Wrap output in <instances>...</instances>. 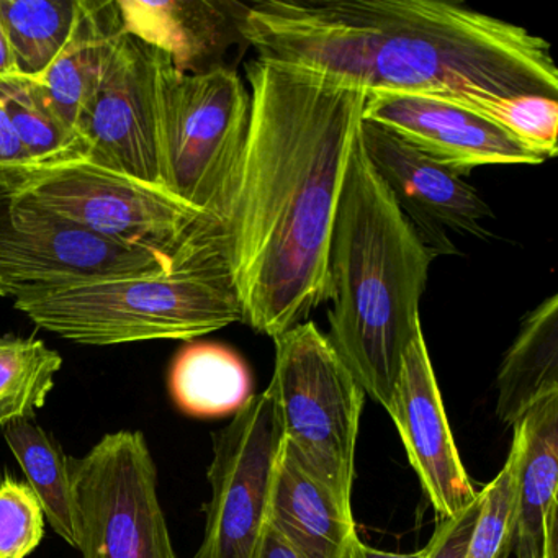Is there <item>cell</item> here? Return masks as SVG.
Wrapping results in <instances>:
<instances>
[{
	"mask_svg": "<svg viewBox=\"0 0 558 558\" xmlns=\"http://www.w3.org/2000/svg\"><path fill=\"white\" fill-rule=\"evenodd\" d=\"M486 117L547 156V159L557 156V99L525 96L499 100L489 107Z\"/></svg>",
	"mask_w": 558,
	"mask_h": 558,
	"instance_id": "4316f807",
	"label": "cell"
},
{
	"mask_svg": "<svg viewBox=\"0 0 558 558\" xmlns=\"http://www.w3.org/2000/svg\"><path fill=\"white\" fill-rule=\"evenodd\" d=\"M274 342L276 367L267 391L286 444L352 514L364 388L315 323H302Z\"/></svg>",
	"mask_w": 558,
	"mask_h": 558,
	"instance_id": "52a82bcc",
	"label": "cell"
},
{
	"mask_svg": "<svg viewBox=\"0 0 558 558\" xmlns=\"http://www.w3.org/2000/svg\"><path fill=\"white\" fill-rule=\"evenodd\" d=\"M83 0H0L19 76L40 80L76 27Z\"/></svg>",
	"mask_w": 558,
	"mask_h": 558,
	"instance_id": "7402d4cb",
	"label": "cell"
},
{
	"mask_svg": "<svg viewBox=\"0 0 558 558\" xmlns=\"http://www.w3.org/2000/svg\"><path fill=\"white\" fill-rule=\"evenodd\" d=\"M496 414L514 426L529 410L558 395V295L522 319L496 378Z\"/></svg>",
	"mask_w": 558,
	"mask_h": 558,
	"instance_id": "ac0fdd59",
	"label": "cell"
},
{
	"mask_svg": "<svg viewBox=\"0 0 558 558\" xmlns=\"http://www.w3.org/2000/svg\"><path fill=\"white\" fill-rule=\"evenodd\" d=\"M250 119V89L233 68L181 73L161 53L156 76L159 187L227 227Z\"/></svg>",
	"mask_w": 558,
	"mask_h": 558,
	"instance_id": "5b68a950",
	"label": "cell"
},
{
	"mask_svg": "<svg viewBox=\"0 0 558 558\" xmlns=\"http://www.w3.org/2000/svg\"><path fill=\"white\" fill-rule=\"evenodd\" d=\"M241 35L257 60L371 94H410L485 116L514 97L558 100L550 45L527 28L444 0H264Z\"/></svg>",
	"mask_w": 558,
	"mask_h": 558,
	"instance_id": "7a4b0ae2",
	"label": "cell"
},
{
	"mask_svg": "<svg viewBox=\"0 0 558 558\" xmlns=\"http://www.w3.org/2000/svg\"><path fill=\"white\" fill-rule=\"evenodd\" d=\"M254 558H303L272 525L267 522Z\"/></svg>",
	"mask_w": 558,
	"mask_h": 558,
	"instance_id": "f546056e",
	"label": "cell"
},
{
	"mask_svg": "<svg viewBox=\"0 0 558 558\" xmlns=\"http://www.w3.org/2000/svg\"><path fill=\"white\" fill-rule=\"evenodd\" d=\"M116 4L122 31L165 53L181 73L223 68L231 45L243 40L246 5L238 2L120 0Z\"/></svg>",
	"mask_w": 558,
	"mask_h": 558,
	"instance_id": "9a60e30c",
	"label": "cell"
},
{
	"mask_svg": "<svg viewBox=\"0 0 558 558\" xmlns=\"http://www.w3.org/2000/svg\"><path fill=\"white\" fill-rule=\"evenodd\" d=\"M482 509V489L478 499L465 511L452 515V518L439 519L433 537L427 542L426 558H463L470 537L475 529Z\"/></svg>",
	"mask_w": 558,
	"mask_h": 558,
	"instance_id": "83f0119b",
	"label": "cell"
},
{
	"mask_svg": "<svg viewBox=\"0 0 558 558\" xmlns=\"http://www.w3.org/2000/svg\"><path fill=\"white\" fill-rule=\"evenodd\" d=\"M31 168V158L15 132L11 113L5 106L4 90L0 84V174Z\"/></svg>",
	"mask_w": 558,
	"mask_h": 558,
	"instance_id": "f1b7e54d",
	"label": "cell"
},
{
	"mask_svg": "<svg viewBox=\"0 0 558 558\" xmlns=\"http://www.w3.org/2000/svg\"><path fill=\"white\" fill-rule=\"evenodd\" d=\"M35 325L80 344L194 338L243 322L228 240L151 276L100 280L15 302Z\"/></svg>",
	"mask_w": 558,
	"mask_h": 558,
	"instance_id": "277c9868",
	"label": "cell"
},
{
	"mask_svg": "<svg viewBox=\"0 0 558 558\" xmlns=\"http://www.w3.org/2000/svg\"><path fill=\"white\" fill-rule=\"evenodd\" d=\"M434 259L357 140L332 223L326 336L365 395L387 411L421 329Z\"/></svg>",
	"mask_w": 558,
	"mask_h": 558,
	"instance_id": "3957f363",
	"label": "cell"
},
{
	"mask_svg": "<svg viewBox=\"0 0 558 558\" xmlns=\"http://www.w3.org/2000/svg\"><path fill=\"white\" fill-rule=\"evenodd\" d=\"M45 519L28 483L0 478V558H27L44 541Z\"/></svg>",
	"mask_w": 558,
	"mask_h": 558,
	"instance_id": "484cf974",
	"label": "cell"
},
{
	"mask_svg": "<svg viewBox=\"0 0 558 558\" xmlns=\"http://www.w3.org/2000/svg\"><path fill=\"white\" fill-rule=\"evenodd\" d=\"M426 555L427 545H424L420 550L411 551V554H397V551H385L368 547L361 538L355 537L345 558H426Z\"/></svg>",
	"mask_w": 558,
	"mask_h": 558,
	"instance_id": "4dcf8cb0",
	"label": "cell"
},
{
	"mask_svg": "<svg viewBox=\"0 0 558 558\" xmlns=\"http://www.w3.org/2000/svg\"><path fill=\"white\" fill-rule=\"evenodd\" d=\"M267 522L303 558H345L359 537L351 512L308 472L286 440L274 473Z\"/></svg>",
	"mask_w": 558,
	"mask_h": 558,
	"instance_id": "e0dca14e",
	"label": "cell"
},
{
	"mask_svg": "<svg viewBox=\"0 0 558 558\" xmlns=\"http://www.w3.org/2000/svg\"><path fill=\"white\" fill-rule=\"evenodd\" d=\"M17 194L102 240L181 260L227 240V227L159 187L93 162L0 174Z\"/></svg>",
	"mask_w": 558,
	"mask_h": 558,
	"instance_id": "8992f818",
	"label": "cell"
},
{
	"mask_svg": "<svg viewBox=\"0 0 558 558\" xmlns=\"http://www.w3.org/2000/svg\"><path fill=\"white\" fill-rule=\"evenodd\" d=\"M122 32L116 2L83 0L70 41L37 80L54 109L74 130L84 104L106 73L113 45Z\"/></svg>",
	"mask_w": 558,
	"mask_h": 558,
	"instance_id": "d6986e66",
	"label": "cell"
},
{
	"mask_svg": "<svg viewBox=\"0 0 558 558\" xmlns=\"http://www.w3.org/2000/svg\"><path fill=\"white\" fill-rule=\"evenodd\" d=\"M251 119L227 225L243 323L277 338L329 302V246L368 94L269 61L246 64Z\"/></svg>",
	"mask_w": 558,
	"mask_h": 558,
	"instance_id": "6da1fadb",
	"label": "cell"
},
{
	"mask_svg": "<svg viewBox=\"0 0 558 558\" xmlns=\"http://www.w3.org/2000/svg\"><path fill=\"white\" fill-rule=\"evenodd\" d=\"M388 414L439 519L452 518L478 499L447 421L423 328L404 354Z\"/></svg>",
	"mask_w": 558,
	"mask_h": 558,
	"instance_id": "5bb4252c",
	"label": "cell"
},
{
	"mask_svg": "<svg viewBox=\"0 0 558 558\" xmlns=\"http://www.w3.org/2000/svg\"><path fill=\"white\" fill-rule=\"evenodd\" d=\"M0 84L15 132L31 158V168L87 158L86 143L58 113L38 81L12 77Z\"/></svg>",
	"mask_w": 558,
	"mask_h": 558,
	"instance_id": "603a6c76",
	"label": "cell"
},
{
	"mask_svg": "<svg viewBox=\"0 0 558 558\" xmlns=\"http://www.w3.org/2000/svg\"><path fill=\"white\" fill-rule=\"evenodd\" d=\"M515 534V452L482 489V509L463 558H509Z\"/></svg>",
	"mask_w": 558,
	"mask_h": 558,
	"instance_id": "d4e9b609",
	"label": "cell"
},
{
	"mask_svg": "<svg viewBox=\"0 0 558 558\" xmlns=\"http://www.w3.org/2000/svg\"><path fill=\"white\" fill-rule=\"evenodd\" d=\"M282 426L269 391L253 395L214 434L208 469L204 541L194 558H254L269 519L270 492L283 447Z\"/></svg>",
	"mask_w": 558,
	"mask_h": 558,
	"instance_id": "30bf717a",
	"label": "cell"
},
{
	"mask_svg": "<svg viewBox=\"0 0 558 558\" xmlns=\"http://www.w3.org/2000/svg\"><path fill=\"white\" fill-rule=\"evenodd\" d=\"M12 77L21 76H19L17 64H15L4 25L0 22V81L12 80Z\"/></svg>",
	"mask_w": 558,
	"mask_h": 558,
	"instance_id": "1f68e13d",
	"label": "cell"
},
{
	"mask_svg": "<svg viewBox=\"0 0 558 558\" xmlns=\"http://www.w3.org/2000/svg\"><path fill=\"white\" fill-rule=\"evenodd\" d=\"M191 257L171 260L102 240L0 179V296L17 302L83 283L168 272Z\"/></svg>",
	"mask_w": 558,
	"mask_h": 558,
	"instance_id": "9c48e42d",
	"label": "cell"
},
{
	"mask_svg": "<svg viewBox=\"0 0 558 558\" xmlns=\"http://www.w3.org/2000/svg\"><path fill=\"white\" fill-rule=\"evenodd\" d=\"M68 469L83 558H178L142 430L106 434Z\"/></svg>",
	"mask_w": 558,
	"mask_h": 558,
	"instance_id": "ba28073f",
	"label": "cell"
},
{
	"mask_svg": "<svg viewBox=\"0 0 558 558\" xmlns=\"http://www.w3.org/2000/svg\"><path fill=\"white\" fill-rule=\"evenodd\" d=\"M2 433L40 501L45 518L64 542L77 548L76 511L68 469L70 456L51 434L32 420L15 421L2 427Z\"/></svg>",
	"mask_w": 558,
	"mask_h": 558,
	"instance_id": "44dd1931",
	"label": "cell"
},
{
	"mask_svg": "<svg viewBox=\"0 0 558 558\" xmlns=\"http://www.w3.org/2000/svg\"><path fill=\"white\" fill-rule=\"evenodd\" d=\"M169 391L175 407L194 417H223L253 397V378L243 359L220 344L185 345L172 362Z\"/></svg>",
	"mask_w": 558,
	"mask_h": 558,
	"instance_id": "ffe728a7",
	"label": "cell"
},
{
	"mask_svg": "<svg viewBox=\"0 0 558 558\" xmlns=\"http://www.w3.org/2000/svg\"><path fill=\"white\" fill-rule=\"evenodd\" d=\"M161 51L133 35L113 45L106 73L76 122L86 161L159 185L156 142V76Z\"/></svg>",
	"mask_w": 558,
	"mask_h": 558,
	"instance_id": "8fae6325",
	"label": "cell"
},
{
	"mask_svg": "<svg viewBox=\"0 0 558 558\" xmlns=\"http://www.w3.org/2000/svg\"><path fill=\"white\" fill-rule=\"evenodd\" d=\"M518 558H557L558 395L512 426Z\"/></svg>",
	"mask_w": 558,
	"mask_h": 558,
	"instance_id": "2e32d148",
	"label": "cell"
},
{
	"mask_svg": "<svg viewBox=\"0 0 558 558\" xmlns=\"http://www.w3.org/2000/svg\"><path fill=\"white\" fill-rule=\"evenodd\" d=\"M362 120L384 126L462 178L478 166L547 161L488 117L436 97L371 94Z\"/></svg>",
	"mask_w": 558,
	"mask_h": 558,
	"instance_id": "4fadbf2b",
	"label": "cell"
},
{
	"mask_svg": "<svg viewBox=\"0 0 558 558\" xmlns=\"http://www.w3.org/2000/svg\"><path fill=\"white\" fill-rule=\"evenodd\" d=\"M359 145L434 257L456 254L449 231L485 238L493 211L475 187L377 123L362 120Z\"/></svg>",
	"mask_w": 558,
	"mask_h": 558,
	"instance_id": "7c38bea8",
	"label": "cell"
},
{
	"mask_svg": "<svg viewBox=\"0 0 558 558\" xmlns=\"http://www.w3.org/2000/svg\"><path fill=\"white\" fill-rule=\"evenodd\" d=\"M61 365L63 357L40 339L0 336V427L34 420Z\"/></svg>",
	"mask_w": 558,
	"mask_h": 558,
	"instance_id": "cb8c5ba5",
	"label": "cell"
}]
</instances>
